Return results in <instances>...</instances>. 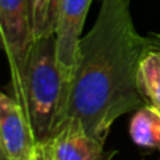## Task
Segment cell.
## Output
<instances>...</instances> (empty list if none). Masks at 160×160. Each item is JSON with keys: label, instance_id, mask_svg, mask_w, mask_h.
Returning a JSON list of instances; mask_svg holds the SVG:
<instances>
[{"label": "cell", "instance_id": "1", "mask_svg": "<svg viewBox=\"0 0 160 160\" xmlns=\"http://www.w3.org/2000/svg\"><path fill=\"white\" fill-rule=\"evenodd\" d=\"M149 45L150 38L135 27L129 0H101L93 27L82 37L66 118H78L105 142L119 117L146 104L136 78Z\"/></svg>", "mask_w": 160, "mask_h": 160}, {"label": "cell", "instance_id": "2", "mask_svg": "<svg viewBox=\"0 0 160 160\" xmlns=\"http://www.w3.org/2000/svg\"><path fill=\"white\" fill-rule=\"evenodd\" d=\"M13 97L24 108L37 141L44 142L52 138L55 129L66 118L53 35L34 41L21 86Z\"/></svg>", "mask_w": 160, "mask_h": 160}, {"label": "cell", "instance_id": "3", "mask_svg": "<svg viewBox=\"0 0 160 160\" xmlns=\"http://www.w3.org/2000/svg\"><path fill=\"white\" fill-rule=\"evenodd\" d=\"M93 0H62L55 27V53L56 63L63 86L65 110L68 115L70 90L79 63V49L82 42V31L86 17ZM66 119V118H65Z\"/></svg>", "mask_w": 160, "mask_h": 160}, {"label": "cell", "instance_id": "4", "mask_svg": "<svg viewBox=\"0 0 160 160\" xmlns=\"http://www.w3.org/2000/svg\"><path fill=\"white\" fill-rule=\"evenodd\" d=\"M0 31L10 68L13 94H16L34 44L30 0H0Z\"/></svg>", "mask_w": 160, "mask_h": 160}, {"label": "cell", "instance_id": "5", "mask_svg": "<svg viewBox=\"0 0 160 160\" xmlns=\"http://www.w3.org/2000/svg\"><path fill=\"white\" fill-rule=\"evenodd\" d=\"M38 141L22 105L6 93L0 94V149L4 160H32Z\"/></svg>", "mask_w": 160, "mask_h": 160}, {"label": "cell", "instance_id": "6", "mask_svg": "<svg viewBox=\"0 0 160 160\" xmlns=\"http://www.w3.org/2000/svg\"><path fill=\"white\" fill-rule=\"evenodd\" d=\"M56 160H102L104 142L86 131L78 118L68 117L52 138Z\"/></svg>", "mask_w": 160, "mask_h": 160}, {"label": "cell", "instance_id": "7", "mask_svg": "<svg viewBox=\"0 0 160 160\" xmlns=\"http://www.w3.org/2000/svg\"><path fill=\"white\" fill-rule=\"evenodd\" d=\"M136 80L145 102L160 110V47L153 44L152 39L141 58Z\"/></svg>", "mask_w": 160, "mask_h": 160}, {"label": "cell", "instance_id": "8", "mask_svg": "<svg viewBox=\"0 0 160 160\" xmlns=\"http://www.w3.org/2000/svg\"><path fill=\"white\" fill-rule=\"evenodd\" d=\"M129 136L138 146L160 150V110L149 104L138 108L129 121Z\"/></svg>", "mask_w": 160, "mask_h": 160}, {"label": "cell", "instance_id": "9", "mask_svg": "<svg viewBox=\"0 0 160 160\" xmlns=\"http://www.w3.org/2000/svg\"><path fill=\"white\" fill-rule=\"evenodd\" d=\"M34 41L53 35L62 0H30Z\"/></svg>", "mask_w": 160, "mask_h": 160}, {"label": "cell", "instance_id": "10", "mask_svg": "<svg viewBox=\"0 0 160 160\" xmlns=\"http://www.w3.org/2000/svg\"><path fill=\"white\" fill-rule=\"evenodd\" d=\"M32 160H56L55 153H53V145L51 139L38 142Z\"/></svg>", "mask_w": 160, "mask_h": 160}, {"label": "cell", "instance_id": "11", "mask_svg": "<svg viewBox=\"0 0 160 160\" xmlns=\"http://www.w3.org/2000/svg\"><path fill=\"white\" fill-rule=\"evenodd\" d=\"M149 37H150V39H152L153 44H156V45L160 47V34H150Z\"/></svg>", "mask_w": 160, "mask_h": 160}]
</instances>
